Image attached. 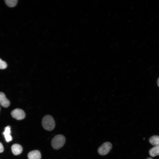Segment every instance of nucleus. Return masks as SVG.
Listing matches in <instances>:
<instances>
[{
	"label": "nucleus",
	"mask_w": 159,
	"mask_h": 159,
	"mask_svg": "<svg viewBox=\"0 0 159 159\" xmlns=\"http://www.w3.org/2000/svg\"><path fill=\"white\" fill-rule=\"evenodd\" d=\"M147 159H153L149 157V158H148Z\"/></svg>",
	"instance_id": "2eb2a0df"
},
{
	"label": "nucleus",
	"mask_w": 159,
	"mask_h": 159,
	"mask_svg": "<svg viewBox=\"0 0 159 159\" xmlns=\"http://www.w3.org/2000/svg\"><path fill=\"white\" fill-rule=\"evenodd\" d=\"M149 141L151 144L154 146H159V136L155 135L152 136L149 138Z\"/></svg>",
	"instance_id": "1a4fd4ad"
},
{
	"label": "nucleus",
	"mask_w": 159,
	"mask_h": 159,
	"mask_svg": "<svg viewBox=\"0 0 159 159\" xmlns=\"http://www.w3.org/2000/svg\"><path fill=\"white\" fill-rule=\"evenodd\" d=\"M7 67V64L6 63L0 58V69H5Z\"/></svg>",
	"instance_id": "f8f14e48"
},
{
	"label": "nucleus",
	"mask_w": 159,
	"mask_h": 159,
	"mask_svg": "<svg viewBox=\"0 0 159 159\" xmlns=\"http://www.w3.org/2000/svg\"><path fill=\"white\" fill-rule=\"evenodd\" d=\"M0 104L4 107H8L10 104L9 101L6 97L4 94L0 92Z\"/></svg>",
	"instance_id": "39448f33"
},
{
	"label": "nucleus",
	"mask_w": 159,
	"mask_h": 159,
	"mask_svg": "<svg viewBox=\"0 0 159 159\" xmlns=\"http://www.w3.org/2000/svg\"><path fill=\"white\" fill-rule=\"evenodd\" d=\"M4 150L3 145L2 143L0 142V153H2Z\"/></svg>",
	"instance_id": "ddd939ff"
},
{
	"label": "nucleus",
	"mask_w": 159,
	"mask_h": 159,
	"mask_svg": "<svg viewBox=\"0 0 159 159\" xmlns=\"http://www.w3.org/2000/svg\"><path fill=\"white\" fill-rule=\"evenodd\" d=\"M11 128L9 126H7L4 129L3 134L4 136L6 141L9 142L12 140V137L11 135Z\"/></svg>",
	"instance_id": "6e6552de"
},
{
	"label": "nucleus",
	"mask_w": 159,
	"mask_h": 159,
	"mask_svg": "<svg viewBox=\"0 0 159 159\" xmlns=\"http://www.w3.org/2000/svg\"><path fill=\"white\" fill-rule=\"evenodd\" d=\"M11 150L13 154L15 155H17L22 153L23 148L20 145L18 144H14L11 146Z\"/></svg>",
	"instance_id": "0eeeda50"
},
{
	"label": "nucleus",
	"mask_w": 159,
	"mask_h": 159,
	"mask_svg": "<svg viewBox=\"0 0 159 159\" xmlns=\"http://www.w3.org/2000/svg\"><path fill=\"white\" fill-rule=\"evenodd\" d=\"M17 0H5V1L6 5L10 7H14L16 4Z\"/></svg>",
	"instance_id": "9b49d317"
},
{
	"label": "nucleus",
	"mask_w": 159,
	"mask_h": 159,
	"mask_svg": "<svg viewBox=\"0 0 159 159\" xmlns=\"http://www.w3.org/2000/svg\"><path fill=\"white\" fill-rule=\"evenodd\" d=\"M11 114L13 117L17 120L23 119L26 116L24 111L19 108H16L13 110L11 112Z\"/></svg>",
	"instance_id": "20e7f679"
},
{
	"label": "nucleus",
	"mask_w": 159,
	"mask_h": 159,
	"mask_svg": "<svg viewBox=\"0 0 159 159\" xmlns=\"http://www.w3.org/2000/svg\"><path fill=\"white\" fill-rule=\"evenodd\" d=\"M28 159H41V154L39 151L37 150H32L28 154Z\"/></svg>",
	"instance_id": "423d86ee"
},
{
	"label": "nucleus",
	"mask_w": 159,
	"mask_h": 159,
	"mask_svg": "<svg viewBox=\"0 0 159 159\" xmlns=\"http://www.w3.org/2000/svg\"><path fill=\"white\" fill-rule=\"evenodd\" d=\"M150 155L152 157H155L159 155V146H155L151 148L149 151Z\"/></svg>",
	"instance_id": "9d476101"
},
{
	"label": "nucleus",
	"mask_w": 159,
	"mask_h": 159,
	"mask_svg": "<svg viewBox=\"0 0 159 159\" xmlns=\"http://www.w3.org/2000/svg\"><path fill=\"white\" fill-rule=\"evenodd\" d=\"M157 85L158 87H159V77L157 80Z\"/></svg>",
	"instance_id": "4468645a"
},
{
	"label": "nucleus",
	"mask_w": 159,
	"mask_h": 159,
	"mask_svg": "<svg viewBox=\"0 0 159 159\" xmlns=\"http://www.w3.org/2000/svg\"><path fill=\"white\" fill-rule=\"evenodd\" d=\"M112 147V145L110 143L108 142H105L99 147L98 153L100 155H105L108 153Z\"/></svg>",
	"instance_id": "7ed1b4c3"
},
{
	"label": "nucleus",
	"mask_w": 159,
	"mask_h": 159,
	"mask_svg": "<svg viewBox=\"0 0 159 159\" xmlns=\"http://www.w3.org/2000/svg\"><path fill=\"white\" fill-rule=\"evenodd\" d=\"M66 138L63 135H58L53 138L51 141V145L53 149L57 150L61 148L64 144Z\"/></svg>",
	"instance_id": "f03ea898"
},
{
	"label": "nucleus",
	"mask_w": 159,
	"mask_h": 159,
	"mask_svg": "<svg viewBox=\"0 0 159 159\" xmlns=\"http://www.w3.org/2000/svg\"><path fill=\"white\" fill-rule=\"evenodd\" d=\"M42 125L45 130L50 131L55 127V124L54 119L49 115H47L44 117L42 120Z\"/></svg>",
	"instance_id": "f257e3e1"
}]
</instances>
